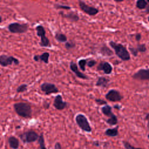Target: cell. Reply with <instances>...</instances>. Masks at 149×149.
Masks as SVG:
<instances>
[{
  "label": "cell",
  "instance_id": "cell-1",
  "mask_svg": "<svg viewBox=\"0 0 149 149\" xmlns=\"http://www.w3.org/2000/svg\"><path fill=\"white\" fill-rule=\"evenodd\" d=\"M15 112L20 117L29 119L32 116V109L31 105L24 102H19L13 104Z\"/></svg>",
  "mask_w": 149,
  "mask_h": 149
},
{
  "label": "cell",
  "instance_id": "cell-2",
  "mask_svg": "<svg viewBox=\"0 0 149 149\" xmlns=\"http://www.w3.org/2000/svg\"><path fill=\"white\" fill-rule=\"evenodd\" d=\"M109 44L113 49L116 56L123 61L130 59V55L126 47L122 44L116 43L113 41L109 42Z\"/></svg>",
  "mask_w": 149,
  "mask_h": 149
},
{
  "label": "cell",
  "instance_id": "cell-3",
  "mask_svg": "<svg viewBox=\"0 0 149 149\" xmlns=\"http://www.w3.org/2000/svg\"><path fill=\"white\" fill-rule=\"evenodd\" d=\"M75 120L78 126L84 132L90 133L92 131V128L86 116L81 113H79L76 116Z\"/></svg>",
  "mask_w": 149,
  "mask_h": 149
},
{
  "label": "cell",
  "instance_id": "cell-4",
  "mask_svg": "<svg viewBox=\"0 0 149 149\" xmlns=\"http://www.w3.org/2000/svg\"><path fill=\"white\" fill-rule=\"evenodd\" d=\"M37 35L40 37L39 45L42 47H51V44L49 40L46 36V31L45 28L42 25H38L36 27Z\"/></svg>",
  "mask_w": 149,
  "mask_h": 149
},
{
  "label": "cell",
  "instance_id": "cell-5",
  "mask_svg": "<svg viewBox=\"0 0 149 149\" xmlns=\"http://www.w3.org/2000/svg\"><path fill=\"white\" fill-rule=\"evenodd\" d=\"M8 29L11 33L22 34L27 31L29 30V25L27 23L13 22L8 25Z\"/></svg>",
  "mask_w": 149,
  "mask_h": 149
},
{
  "label": "cell",
  "instance_id": "cell-6",
  "mask_svg": "<svg viewBox=\"0 0 149 149\" xmlns=\"http://www.w3.org/2000/svg\"><path fill=\"white\" fill-rule=\"evenodd\" d=\"M19 137L24 143H30L38 140V134L32 130H29L19 135Z\"/></svg>",
  "mask_w": 149,
  "mask_h": 149
},
{
  "label": "cell",
  "instance_id": "cell-7",
  "mask_svg": "<svg viewBox=\"0 0 149 149\" xmlns=\"http://www.w3.org/2000/svg\"><path fill=\"white\" fill-rule=\"evenodd\" d=\"M20 61L19 59L13 56H9L5 54H2L0 55V65L3 67H6L13 64L18 65Z\"/></svg>",
  "mask_w": 149,
  "mask_h": 149
},
{
  "label": "cell",
  "instance_id": "cell-8",
  "mask_svg": "<svg viewBox=\"0 0 149 149\" xmlns=\"http://www.w3.org/2000/svg\"><path fill=\"white\" fill-rule=\"evenodd\" d=\"M40 89L45 95H50L51 94L57 93L59 91L58 87L51 83L44 82L40 85Z\"/></svg>",
  "mask_w": 149,
  "mask_h": 149
},
{
  "label": "cell",
  "instance_id": "cell-9",
  "mask_svg": "<svg viewBox=\"0 0 149 149\" xmlns=\"http://www.w3.org/2000/svg\"><path fill=\"white\" fill-rule=\"evenodd\" d=\"M79 6L83 12L90 16H95L99 12V10L97 8L89 6L82 1H79Z\"/></svg>",
  "mask_w": 149,
  "mask_h": 149
},
{
  "label": "cell",
  "instance_id": "cell-10",
  "mask_svg": "<svg viewBox=\"0 0 149 149\" xmlns=\"http://www.w3.org/2000/svg\"><path fill=\"white\" fill-rule=\"evenodd\" d=\"M105 98L111 102H118L120 101L123 98V96L120 93L116 90L111 89L105 95Z\"/></svg>",
  "mask_w": 149,
  "mask_h": 149
},
{
  "label": "cell",
  "instance_id": "cell-11",
  "mask_svg": "<svg viewBox=\"0 0 149 149\" xmlns=\"http://www.w3.org/2000/svg\"><path fill=\"white\" fill-rule=\"evenodd\" d=\"M132 78L139 80H149V68L140 69L132 75Z\"/></svg>",
  "mask_w": 149,
  "mask_h": 149
},
{
  "label": "cell",
  "instance_id": "cell-12",
  "mask_svg": "<svg viewBox=\"0 0 149 149\" xmlns=\"http://www.w3.org/2000/svg\"><path fill=\"white\" fill-rule=\"evenodd\" d=\"M53 105L55 109L61 111L67 107L68 103L67 102L63 100V98L61 95L58 94L55 97L54 100Z\"/></svg>",
  "mask_w": 149,
  "mask_h": 149
},
{
  "label": "cell",
  "instance_id": "cell-13",
  "mask_svg": "<svg viewBox=\"0 0 149 149\" xmlns=\"http://www.w3.org/2000/svg\"><path fill=\"white\" fill-rule=\"evenodd\" d=\"M59 14L63 18L66 19L67 20H69L71 22H77L79 20L80 18L77 14V13L71 11L69 12H68L66 13H64L62 11H60L59 12Z\"/></svg>",
  "mask_w": 149,
  "mask_h": 149
},
{
  "label": "cell",
  "instance_id": "cell-14",
  "mask_svg": "<svg viewBox=\"0 0 149 149\" xmlns=\"http://www.w3.org/2000/svg\"><path fill=\"white\" fill-rule=\"evenodd\" d=\"M97 70L103 71V72L105 74H109L112 72L113 68L109 62L102 61V62H101L99 63V65L97 66Z\"/></svg>",
  "mask_w": 149,
  "mask_h": 149
},
{
  "label": "cell",
  "instance_id": "cell-15",
  "mask_svg": "<svg viewBox=\"0 0 149 149\" xmlns=\"http://www.w3.org/2000/svg\"><path fill=\"white\" fill-rule=\"evenodd\" d=\"M69 67H70L71 71L73 72L77 77L81 79H88V77L86 74H84V73H83L82 72L79 71L78 66L75 62H74L73 61L70 62Z\"/></svg>",
  "mask_w": 149,
  "mask_h": 149
},
{
  "label": "cell",
  "instance_id": "cell-16",
  "mask_svg": "<svg viewBox=\"0 0 149 149\" xmlns=\"http://www.w3.org/2000/svg\"><path fill=\"white\" fill-rule=\"evenodd\" d=\"M50 54L49 52H45L41 55H36L33 56V59L36 62H43L47 64L49 63V58Z\"/></svg>",
  "mask_w": 149,
  "mask_h": 149
},
{
  "label": "cell",
  "instance_id": "cell-17",
  "mask_svg": "<svg viewBox=\"0 0 149 149\" xmlns=\"http://www.w3.org/2000/svg\"><path fill=\"white\" fill-rule=\"evenodd\" d=\"M110 80L108 78L101 76L99 77L95 83V86L97 87H100L102 88H105L107 87L109 85Z\"/></svg>",
  "mask_w": 149,
  "mask_h": 149
},
{
  "label": "cell",
  "instance_id": "cell-18",
  "mask_svg": "<svg viewBox=\"0 0 149 149\" xmlns=\"http://www.w3.org/2000/svg\"><path fill=\"white\" fill-rule=\"evenodd\" d=\"M8 143L9 147L12 149H17L19 147V141L17 138L13 136H10L8 138Z\"/></svg>",
  "mask_w": 149,
  "mask_h": 149
},
{
  "label": "cell",
  "instance_id": "cell-19",
  "mask_svg": "<svg viewBox=\"0 0 149 149\" xmlns=\"http://www.w3.org/2000/svg\"><path fill=\"white\" fill-rule=\"evenodd\" d=\"M101 112L104 115L108 116L109 118L115 115L112 112V107L108 105H106L102 107L101 108Z\"/></svg>",
  "mask_w": 149,
  "mask_h": 149
},
{
  "label": "cell",
  "instance_id": "cell-20",
  "mask_svg": "<svg viewBox=\"0 0 149 149\" xmlns=\"http://www.w3.org/2000/svg\"><path fill=\"white\" fill-rule=\"evenodd\" d=\"M99 52L102 55L105 56H111L113 55V52L105 45H104L100 47Z\"/></svg>",
  "mask_w": 149,
  "mask_h": 149
},
{
  "label": "cell",
  "instance_id": "cell-21",
  "mask_svg": "<svg viewBox=\"0 0 149 149\" xmlns=\"http://www.w3.org/2000/svg\"><path fill=\"white\" fill-rule=\"evenodd\" d=\"M118 128H119V126H117L114 128L107 129L105 131L104 133L108 137H116L119 134Z\"/></svg>",
  "mask_w": 149,
  "mask_h": 149
},
{
  "label": "cell",
  "instance_id": "cell-22",
  "mask_svg": "<svg viewBox=\"0 0 149 149\" xmlns=\"http://www.w3.org/2000/svg\"><path fill=\"white\" fill-rule=\"evenodd\" d=\"M55 38L59 42H66L68 41V38L66 36L61 32H56L55 34Z\"/></svg>",
  "mask_w": 149,
  "mask_h": 149
},
{
  "label": "cell",
  "instance_id": "cell-23",
  "mask_svg": "<svg viewBox=\"0 0 149 149\" xmlns=\"http://www.w3.org/2000/svg\"><path fill=\"white\" fill-rule=\"evenodd\" d=\"M147 4H148L147 1H145V0H138L136 2V6L139 9H145Z\"/></svg>",
  "mask_w": 149,
  "mask_h": 149
},
{
  "label": "cell",
  "instance_id": "cell-24",
  "mask_svg": "<svg viewBox=\"0 0 149 149\" xmlns=\"http://www.w3.org/2000/svg\"><path fill=\"white\" fill-rule=\"evenodd\" d=\"M38 142L40 145V149H47L45 144V140L43 134L41 133L39 135V138L38 139Z\"/></svg>",
  "mask_w": 149,
  "mask_h": 149
},
{
  "label": "cell",
  "instance_id": "cell-25",
  "mask_svg": "<svg viewBox=\"0 0 149 149\" xmlns=\"http://www.w3.org/2000/svg\"><path fill=\"white\" fill-rule=\"evenodd\" d=\"M118 118L116 115L108 118L106 122L110 126H114L116 125L118 123Z\"/></svg>",
  "mask_w": 149,
  "mask_h": 149
},
{
  "label": "cell",
  "instance_id": "cell-26",
  "mask_svg": "<svg viewBox=\"0 0 149 149\" xmlns=\"http://www.w3.org/2000/svg\"><path fill=\"white\" fill-rule=\"evenodd\" d=\"M87 63V59H81L78 62V65L80 69L84 72L86 70V66Z\"/></svg>",
  "mask_w": 149,
  "mask_h": 149
},
{
  "label": "cell",
  "instance_id": "cell-27",
  "mask_svg": "<svg viewBox=\"0 0 149 149\" xmlns=\"http://www.w3.org/2000/svg\"><path fill=\"white\" fill-rule=\"evenodd\" d=\"M122 144L125 149H143L140 147H134L133 146L130 144L127 141L123 140L122 141Z\"/></svg>",
  "mask_w": 149,
  "mask_h": 149
},
{
  "label": "cell",
  "instance_id": "cell-28",
  "mask_svg": "<svg viewBox=\"0 0 149 149\" xmlns=\"http://www.w3.org/2000/svg\"><path fill=\"white\" fill-rule=\"evenodd\" d=\"M76 47V44L72 41H68L65 44V47L67 50L72 49Z\"/></svg>",
  "mask_w": 149,
  "mask_h": 149
},
{
  "label": "cell",
  "instance_id": "cell-29",
  "mask_svg": "<svg viewBox=\"0 0 149 149\" xmlns=\"http://www.w3.org/2000/svg\"><path fill=\"white\" fill-rule=\"evenodd\" d=\"M54 6L56 9H65V10H70L71 9V7L68 5H62V4H60V3H55L54 5Z\"/></svg>",
  "mask_w": 149,
  "mask_h": 149
},
{
  "label": "cell",
  "instance_id": "cell-30",
  "mask_svg": "<svg viewBox=\"0 0 149 149\" xmlns=\"http://www.w3.org/2000/svg\"><path fill=\"white\" fill-rule=\"evenodd\" d=\"M27 84H22L20 85L17 88H16V92L17 93H23L27 90Z\"/></svg>",
  "mask_w": 149,
  "mask_h": 149
},
{
  "label": "cell",
  "instance_id": "cell-31",
  "mask_svg": "<svg viewBox=\"0 0 149 149\" xmlns=\"http://www.w3.org/2000/svg\"><path fill=\"white\" fill-rule=\"evenodd\" d=\"M138 52H145L147 50V48L145 44H138L136 47Z\"/></svg>",
  "mask_w": 149,
  "mask_h": 149
},
{
  "label": "cell",
  "instance_id": "cell-32",
  "mask_svg": "<svg viewBox=\"0 0 149 149\" xmlns=\"http://www.w3.org/2000/svg\"><path fill=\"white\" fill-rule=\"evenodd\" d=\"M129 49L130 51V53L134 56H137L138 55V51L136 48L132 47H129Z\"/></svg>",
  "mask_w": 149,
  "mask_h": 149
},
{
  "label": "cell",
  "instance_id": "cell-33",
  "mask_svg": "<svg viewBox=\"0 0 149 149\" xmlns=\"http://www.w3.org/2000/svg\"><path fill=\"white\" fill-rule=\"evenodd\" d=\"M97 63V62L94 60V59H90L89 61H87V66L88 68H92L94 66H95Z\"/></svg>",
  "mask_w": 149,
  "mask_h": 149
},
{
  "label": "cell",
  "instance_id": "cell-34",
  "mask_svg": "<svg viewBox=\"0 0 149 149\" xmlns=\"http://www.w3.org/2000/svg\"><path fill=\"white\" fill-rule=\"evenodd\" d=\"M95 102L98 104V105H105L107 104V101L104 100H102V99H100V98H97L95 100Z\"/></svg>",
  "mask_w": 149,
  "mask_h": 149
},
{
  "label": "cell",
  "instance_id": "cell-35",
  "mask_svg": "<svg viewBox=\"0 0 149 149\" xmlns=\"http://www.w3.org/2000/svg\"><path fill=\"white\" fill-rule=\"evenodd\" d=\"M54 149H62V146L59 142H56L54 145Z\"/></svg>",
  "mask_w": 149,
  "mask_h": 149
},
{
  "label": "cell",
  "instance_id": "cell-36",
  "mask_svg": "<svg viewBox=\"0 0 149 149\" xmlns=\"http://www.w3.org/2000/svg\"><path fill=\"white\" fill-rule=\"evenodd\" d=\"M145 120H147V127L149 129V113H148L145 116Z\"/></svg>",
  "mask_w": 149,
  "mask_h": 149
},
{
  "label": "cell",
  "instance_id": "cell-37",
  "mask_svg": "<svg viewBox=\"0 0 149 149\" xmlns=\"http://www.w3.org/2000/svg\"><path fill=\"white\" fill-rule=\"evenodd\" d=\"M141 35L140 33H136V35H135V39L136 41H139L141 40Z\"/></svg>",
  "mask_w": 149,
  "mask_h": 149
},
{
  "label": "cell",
  "instance_id": "cell-38",
  "mask_svg": "<svg viewBox=\"0 0 149 149\" xmlns=\"http://www.w3.org/2000/svg\"><path fill=\"white\" fill-rule=\"evenodd\" d=\"M43 107L45 109H48L49 108V103L47 101H44Z\"/></svg>",
  "mask_w": 149,
  "mask_h": 149
},
{
  "label": "cell",
  "instance_id": "cell-39",
  "mask_svg": "<svg viewBox=\"0 0 149 149\" xmlns=\"http://www.w3.org/2000/svg\"><path fill=\"white\" fill-rule=\"evenodd\" d=\"M147 2H148V4H147V6H146V8L145 12L148 13H149V0L147 1Z\"/></svg>",
  "mask_w": 149,
  "mask_h": 149
},
{
  "label": "cell",
  "instance_id": "cell-40",
  "mask_svg": "<svg viewBox=\"0 0 149 149\" xmlns=\"http://www.w3.org/2000/svg\"><path fill=\"white\" fill-rule=\"evenodd\" d=\"M93 144H94V146H95L98 147V146H99V142H98V141H94V142H93Z\"/></svg>",
  "mask_w": 149,
  "mask_h": 149
},
{
  "label": "cell",
  "instance_id": "cell-41",
  "mask_svg": "<svg viewBox=\"0 0 149 149\" xmlns=\"http://www.w3.org/2000/svg\"><path fill=\"white\" fill-rule=\"evenodd\" d=\"M2 22V16L0 15V23H1Z\"/></svg>",
  "mask_w": 149,
  "mask_h": 149
},
{
  "label": "cell",
  "instance_id": "cell-42",
  "mask_svg": "<svg viewBox=\"0 0 149 149\" xmlns=\"http://www.w3.org/2000/svg\"><path fill=\"white\" fill-rule=\"evenodd\" d=\"M147 138L149 139V134H148V135H147Z\"/></svg>",
  "mask_w": 149,
  "mask_h": 149
},
{
  "label": "cell",
  "instance_id": "cell-43",
  "mask_svg": "<svg viewBox=\"0 0 149 149\" xmlns=\"http://www.w3.org/2000/svg\"><path fill=\"white\" fill-rule=\"evenodd\" d=\"M147 20H148V21L149 22V16H148V19H147Z\"/></svg>",
  "mask_w": 149,
  "mask_h": 149
}]
</instances>
